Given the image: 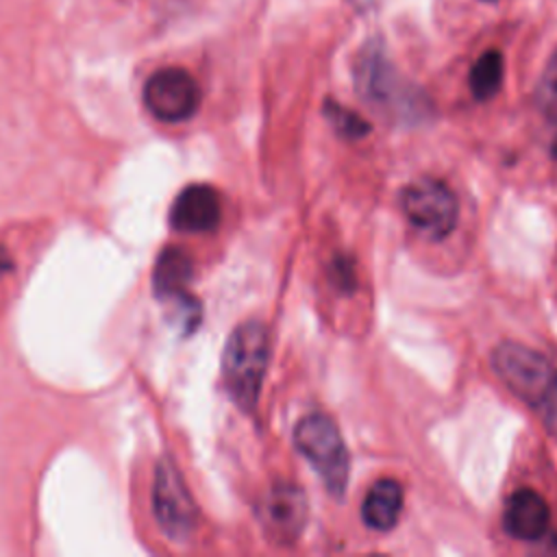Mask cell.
Returning a JSON list of instances; mask_svg holds the SVG:
<instances>
[{"mask_svg": "<svg viewBox=\"0 0 557 557\" xmlns=\"http://www.w3.org/2000/svg\"><path fill=\"white\" fill-rule=\"evenodd\" d=\"M222 207H220V196L211 185H189L185 187L174 205H172V226L176 231L185 233H207L213 231L220 222Z\"/></svg>", "mask_w": 557, "mask_h": 557, "instance_id": "ba28073f", "label": "cell"}, {"mask_svg": "<svg viewBox=\"0 0 557 557\" xmlns=\"http://www.w3.org/2000/svg\"><path fill=\"white\" fill-rule=\"evenodd\" d=\"M324 113L329 117V122L333 124V128L342 135V137H350L357 139L361 135H366L370 131L368 122L363 117H359L355 111L337 104V102H326Z\"/></svg>", "mask_w": 557, "mask_h": 557, "instance_id": "4fadbf2b", "label": "cell"}, {"mask_svg": "<svg viewBox=\"0 0 557 557\" xmlns=\"http://www.w3.org/2000/svg\"><path fill=\"white\" fill-rule=\"evenodd\" d=\"M270 361V335L263 322L246 320L233 329L224 355H222V379L233 403L252 411L259 400V392L265 379Z\"/></svg>", "mask_w": 557, "mask_h": 557, "instance_id": "6da1fadb", "label": "cell"}, {"mask_svg": "<svg viewBox=\"0 0 557 557\" xmlns=\"http://www.w3.org/2000/svg\"><path fill=\"white\" fill-rule=\"evenodd\" d=\"M540 100L546 107H557V50L553 52L550 61L546 63V70L540 81Z\"/></svg>", "mask_w": 557, "mask_h": 557, "instance_id": "5bb4252c", "label": "cell"}, {"mask_svg": "<svg viewBox=\"0 0 557 557\" xmlns=\"http://www.w3.org/2000/svg\"><path fill=\"white\" fill-rule=\"evenodd\" d=\"M483 2H494V0H483Z\"/></svg>", "mask_w": 557, "mask_h": 557, "instance_id": "2e32d148", "label": "cell"}, {"mask_svg": "<svg viewBox=\"0 0 557 557\" xmlns=\"http://www.w3.org/2000/svg\"><path fill=\"white\" fill-rule=\"evenodd\" d=\"M548 522L550 509L542 494L533 490H518L509 496L503 513V524L511 537L522 542L540 540L546 533Z\"/></svg>", "mask_w": 557, "mask_h": 557, "instance_id": "9c48e42d", "label": "cell"}, {"mask_svg": "<svg viewBox=\"0 0 557 557\" xmlns=\"http://www.w3.org/2000/svg\"><path fill=\"white\" fill-rule=\"evenodd\" d=\"M259 520L272 542H294L307 522V496L294 483H274L261 505Z\"/></svg>", "mask_w": 557, "mask_h": 557, "instance_id": "52a82bcc", "label": "cell"}, {"mask_svg": "<svg viewBox=\"0 0 557 557\" xmlns=\"http://www.w3.org/2000/svg\"><path fill=\"white\" fill-rule=\"evenodd\" d=\"M144 104L161 122H185L200 107V85L191 72L165 65L152 72L144 85Z\"/></svg>", "mask_w": 557, "mask_h": 557, "instance_id": "5b68a950", "label": "cell"}, {"mask_svg": "<svg viewBox=\"0 0 557 557\" xmlns=\"http://www.w3.org/2000/svg\"><path fill=\"white\" fill-rule=\"evenodd\" d=\"M409 222L431 239H444L459 220V205L453 189L433 176L409 183L400 196Z\"/></svg>", "mask_w": 557, "mask_h": 557, "instance_id": "277c9868", "label": "cell"}, {"mask_svg": "<svg viewBox=\"0 0 557 557\" xmlns=\"http://www.w3.org/2000/svg\"><path fill=\"white\" fill-rule=\"evenodd\" d=\"M550 154H553V159L557 161V135H555V139H553V146H550Z\"/></svg>", "mask_w": 557, "mask_h": 557, "instance_id": "9a60e30c", "label": "cell"}, {"mask_svg": "<svg viewBox=\"0 0 557 557\" xmlns=\"http://www.w3.org/2000/svg\"><path fill=\"white\" fill-rule=\"evenodd\" d=\"M296 448L309 459L326 490L342 498L348 483V450L337 424L324 413L305 416L294 429Z\"/></svg>", "mask_w": 557, "mask_h": 557, "instance_id": "3957f363", "label": "cell"}, {"mask_svg": "<svg viewBox=\"0 0 557 557\" xmlns=\"http://www.w3.org/2000/svg\"><path fill=\"white\" fill-rule=\"evenodd\" d=\"M191 278V259L181 248H168L154 265V289L165 298H185L183 289Z\"/></svg>", "mask_w": 557, "mask_h": 557, "instance_id": "8fae6325", "label": "cell"}, {"mask_svg": "<svg viewBox=\"0 0 557 557\" xmlns=\"http://www.w3.org/2000/svg\"><path fill=\"white\" fill-rule=\"evenodd\" d=\"M403 511V487L396 479H379L361 505L363 522L374 531H389Z\"/></svg>", "mask_w": 557, "mask_h": 557, "instance_id": "30bf717a", "label": "cell"}, {"mask_svg": "<svg viewBox=\"0 0 557 557\" xmlns=\"http://www.w3.org/2000/svg\"><path fill=\"white\" fill-rule=\"evenodd\" d=\"M152 507L159 527L172 540H187L191 535L198 520V511L181 474L168 461L159 463L154 472Z\"/></svg>", "mask_w": 557, "mask_h": 557, "instance_id": "8992f818", "label": "cell"}, {"mask_svg": "<svg viewBox=\"0 0 557 557\" xmlns=\"http://www.w3.org/2000/svg\"><path fill=\"white\" fill-rule=\"evenodd\" d=\"M494 372L527 405L544 407L557 394V370L535 348L503 342L492 352Z\"/></svg>", "mask_w": 557, "mask_h": 557, "instance_id": "7a4b0ae2", "label": "cell"}, {"mask_svg": "<svg viewBox=\"0 0 557 557\" xmlns=\"http://www.w3.org/2000/svg\"><path fill=\"white\" fill-rule=\"evenodd\" d=\"M503 54L498 50H485L470 70V91L476 100H490L498 94L503 83Z\"/></svg>", "mask_w": 557, "mask_h": 557, "instance_id": "7c38bea8", "label": "cell"}]
</instances>
